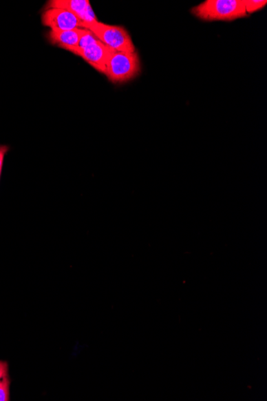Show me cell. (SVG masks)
<instances>
[{
    "mask_svg": "<svg viewBox=\"0 0 267 401\" xmlns=\"http://www.w3.org/2000/svg\"><path fill=\"white\" fill-rule=\"evenodd\" d=\"M191 12L206 21H232L247 17L244 0H206Z\"/></svg>",
    "mask_w": 267,
    "mask_h": 401,
    "instance_id": "6da1fadb",
    "label": "cell"
},
{
    "mask_svg": "<svg viewBox=\"0 0 267 401\" xmlns=\"http://www.w3.org/2000/svg\"><path fill=\"white\" fill-rule=\"evenodd\" d=\"M140 60L137 52H114L107 64L106 76L114 84L125 83L140 72Z\"/></svg>",
    "mask_w": 267,
    "mask_h": 401,
    "instance_id": "7a4b0ae2",
    "label": "cell"
},
{
    "mask_svg": "<svg viewBox=\"0 0 267 401\" xmlns=\"http://www.w3.org/2000/svg\"><path fill=\"white\" fill-rule=\"evenodd\" d=\"M88 30L95 35L100 41L116 52H136V47L130 35L123 27L98 22Z\"/></svg>",
    "mask_w": 267,
    "mask_h": 401,
    "instance_id": "3957f363",
    "label": "cell"
},
{
    "mask_svg": "<svg viewBox=\"0 0 267 401\" xmlns=\"http://www.w3.org/2000/svg\"><path fill=\"white\" fill-rule=\"evenodd\" d=\"M43 26L54 31H67V30L84 29L81 19L75 14L61 8L44 10L41 17Z\"/></svg>",
    "mask_w": 267,
    "mask_h": 401,
    "instance_id": "277c9868",
    "label": "cell"
},
{
    "mask_svg": "<svg viewBox=\"0 0 267 401\" xmlns=\"http://www.w3.org/2000/svg\"><path fill=\"white\" fill-rule=\"evenodd\" d=\"M114 52L115 50L107 47V45L98 40L90 46L75 48L72 53L83 58L98 72L106 75L107 64Z\"/></svg>",
    "mask_w": 267,
    "mask_h": 401,
    "instance_id": "5b68a950",
    "label": "cell"
},
{
    "mask_svg": "<svg viewBox=\"0 0 267 401\" xmlns=\"http://www.w3.org/2000/svg\"><path fill=\"white\" fill-rule=\"evenodd\" d=\"M85 31L86 29L67 30V31L51 30L47 37L52 43L72 53L78 47L81 38Z\"/></svg>",
    "mask_w": 267,
    "mask_h": 401,
    "instance_id": "8992f818",
    "label": "cell"
},
{
    "mask_svg": "<svg viewBox=\"0 0 267 401\" xmlns=\"http://www.w3.org/2000/svg\"><path fill=\"white\" fill-rule=\"evenodd\" d=\"M88 0H52L47 4L46 9L61 8L75 14L81 21L87 9L90 5Z\"/></svg>",
    "mask_w": 267,
    "mask_h": 401,
    "instance_id": "52a82bcc",
    "label": "cell"
},
{
    "mask_svg": "<svg viewBox=\"0 0 267 401\" xmlns=\"http://www.w3.org/2000/svg\"><path fill=\"white\" fill-rule=\"evenodd\" d=\"M266 3V0H244L246 12L248 14L259 11L263 9Z\"/></svg>",
    "mask_w": 267,
    "mask_h": 401,
    "instance_id": "ba28073f",
    "label": "cell"
},
{
    "mask_svg": "<svg viewBox=\"0 0 267 401\" xmlns=\"http://www.w3.org/2000/svg\"><path fill=\"white\" fill-rule=\"evenodd\" d=\"M98 39L91 31L86 30L85 32L81 38L80 43H78V48H84L90 46L94 43L98 41Z\"/></svg>",
    "mask_w": 267,
    "mask_h": 401,
    "instance_id": "9c48e42d",
    "label": "cell"
},
{
    "mask_svg": "<svg viewBox=\"0 0 267 401\" xmlns=\"http://www.w3.org/2000/svg\"><path fill=\"white\" fill-rule=\"evenodd\" d=\"M10 384L8 377L0 380V401L10 400Z\"/></svg>",
    "mask_w": 267,
    "mask_h": 401,
    "instance_id": "30bf717a",
    "label": "cell"
},
{
    "mask_svg": "<svg viewBox=\"0 0 267 401\" xmlns=\"http://www.w3.org/2000/svg\"><path fill=\"white\" fill-rule=\"evenodd\" d=\"M10 151V146L6 144H0V173H2L5 157Z\"/></svg>",
    "mask_w": 267,
    "mask_h": 401,
    "instance_id": "8fae6325",
    "label": "cell"
},
{
    "mask_svg": "<svg viewBox=\"0 0 267 401\" xmlns=\"http://www.w3.org/2000/svg\"><path fill=\"white\" fill-rule=\"evenodd\" d=\"M8 364L7 362L0 360V380L8 377Z\"/></svg>",
    "mask_w": 267,
    "mask_h": 401,
    "instance_id": "7c38bea8",
    "label": "cell"
},
{
    "mask_svg": "<svg viewBox=\"0 0 267 401\" xmlns=\"http://www.w3.org/2000/svg\"><path fill=\"white\" fill-rule=\"evenodd\" d=\"M1 175L2 173H0V179H1Z\"/></svg>",
    "mask_w": 267,
    "mask_h": 401,
    "instance_id": "4fadbf2b",
    "label": "cell"
}]
</instances>
